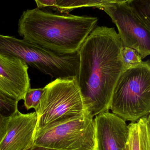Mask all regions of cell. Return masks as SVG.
<instances>
[{"mask_svg":"<svg viewBox=\"0 0 150 150\" xmlns=\"http://www.w3.org/2000/svg\"><path fill=\"white\" fill-rule=\"evenodd\" d=\"M123 150H130L129 149V145L128 143H127V145H126V147H125V149Z\"/></svg>","mask_w":150,"mask_h":150,"instance_id":"ffe728a7","label":"cell"},{"mask_svg":"<svg viewBox=\"0 0 150 150\" xmlns=\"http://www.w3.org/2000/svg\"><path fill=\"white\" fill-rule=\"evenodd\" d=\"M0 53L15 56L27 65L55 79L77 77L79 51L60 54L24 39L0 34Z\"/></svg>","mask_w":150,"mask_h":150,"instance_id":"5b68a950","label":"cell"},{"mask_svg":"<svg viewBox=\"0 0 150 150\" xmlns=\"http://www.w3.org/2000/svg\"><path fill=\"white\" fill-rule=\"evenodd\" d=\"M109 109L125 121L132 122L150 114L149 61L122 72L114 88Z\"/></svg>","mask_w":150,"mask_h":150,"instance_id":"3957f363","label":"cell"},{"mask_svg":"<svg viewBox=\"0 0 150 150\" xmlns=\"http://www.w3.org/2000/svg\"><path fill=\"white\" fill-rule=\"evenodd\" d=\"M135 16L150 30V0H126Z\"/></svg>","mask_w":150,"mask_h":150,"instance_id":"4fadbf2b","label":"cell"},{"mask_svg":"<svg viewBox=\"0 0 150 150\" xmlns=\"http://www.w3.org/2000/svg\"><path fill=\"white\" fill-rule=\"evenodd\" d=\"M45 89L43 88L28 89L24 99V107L28 111L33 108L36 111L39 105Z\"/></svg>","mask_w":150,"mask_h":150,"instance_id":"5bb4252c","label":"cell"},{"mask_svg":"<svg viewBox=\"0 0 150 150\" xmlns=\"http://www.w3.org/2000/svg\"><path fill=\"white\" fill-rule=\"evenodd\" d=\"M37 8L41 9L50 8L55 10L56 0H34Z\"/></svg>","mask_w":150,"mask_h":150,"instance_id":"e0dca14e","label":"cell"},{"mask_svg":"<svg viewBox=\"0 0 150 150\" xmlns=\"http://www.w3.org/2000/svg\"><path fill=\"white\" fill-rule=\"evenodd\" d=\"M150 114L128 125L130 150H150Z\"/></svg>","mask_w":150,"mask_h":150,"instance_id":"8fae6325","label":"cell"},{"mask_svg":"<svg viewBox=\"0 0 150 150\" xmlns=\"http://www.w3.org/2000/svg\"><path fill=\"white\" fill-rule=\"evenodd\" d=\"M122 45L114 28L95 27L79 50L77 84L89 114L109 111L114 88L125 70Z\"/></svg>","mask_w":150,"mask_h":150,"instance_id":"6da1fadb","label":"cell"},{"mask_svg":"<svg viewBox=\"0 0 150 150\" xmlns=\"http://www.w3.org/2000/svg\"><path fill=\"white\" fill-rule=\"evenodd\" d=\"M44 88L35 111L38 116L36 132L49 124L64 122L89 113L77 77L56 79Z\"/></svg>","mask_w":150,"mask_h":150,"instance_id":"277c9868","label":"cell"},{"mask_svg":"<svg viewBox=\"0 0 150 150\" xmlns=\"http://www.w3.org/2000/svg\"><path fill=\"white\" fill-rule=\"evenodd\" d=\"M28 69L22 60L0 53V98L24 100L31 88Z\"/></svg>","mask_w":150,"mask_h":150,"instance_id":"ba28073f","label":"cell"},{"mask_svg":"<svg viewBox=\"0 0 150 150\" xmlns=\"http://www.w3.org/2000/svg\"><path fill=\"white\" fill-rule=\"evenodd\" d=\"M103 10L116 25L123 47L134 49L142 59L150 55V30L135 16L126 0L109 4Z\"/></svg>","mask_w":150,"mask_h":150,"instance_id":"52a82bcc","label":"cell"},{"mask_svg":"<svg viewBox=\"0 0 150 150\" xmlns=\"http://www.w3.org/2000/svg\"><path fill=\"white\" fill-rule=\"evenodd\" d=\"M34 145L61 150H97L94 119L89 113L36 131Z\"/></svg>","mask_w":150,"mask_h":150,"instance_id":"8992f818","label":"cell"},{"mask_svg":"<svg viewBox=\"0 0 150 150\" xmlns=\"http://www.w3.org/2000/svg\"><path fill=\"white\" fill-rule=\"evenodd\" d=\"M95 116L97 150H124L129 136V128L126 121L109 111Z\"/></svg>","mask_w":150,"mask_h":150,"instance_id":"9c48e42d","label":"cell"},{"mask_svg":"<svg viewBox=\"0 0 150 150\" xmlns=\"http://www.w3.org/2000/svg\"><path fill=\"white\" fill-rule=\"evenodd\" d=\"M122 58L125 69L140 64L142 62L141 55L134 49L122 47Z\"/></svg>","mask_w":150,"mask_h":150,"instance_id":"9a60e30c","label":"cell"},{"mask_svg":"<svg viewBox=\"0 0 150 150\" xmlns=\"http://www.w3.org/2000/svg\"><path fill=\"white\" fill-rule=\"evenodd\" d=\"M9 116H6L0 113V142L3 140L7 132Z\"/></svg>","mask_w":150,"mask_h":150,"instance_id":"ac0fdd59","label":"cell"},{"mask_svg":"<svg viewBox=\"0 0 150 150\" xmlns=\"http://www.w3.org/2000/svg\"><path fill=\"white\" fill-rule=\"evenodd\" d=\"M38 116L36 112L23 114L18 109L9 116L7 132L0 150H27L34 145Z\"/></svg>","mask_w":150,"mask_h":150,"instance_id":"30bf717a","label":"cell"},{"mask_svg":"<svg viewBox=\"0 0 150 150\" xmlns=\"http://www.w3.org/2000/svg\"><path fill=\"white\" fill-rule=\"evenodd\" d=\"M27 150H61L55 149H50V148H45V147H41L34 145L32 147Z\"/></svg>","mask_w":150,"mask_h":150,"instance_id":"d6986e66","label":"cell"},{"mask_svg":"<svg viewBox=\"0 0 150 150\" xmlns=\"http://www.w3.org/2000/svg\"><path fill=\"white\" fill-rule=\"evenodd\" d=\"M98 18L56 13L38 8L23 12L18 33L23 39L60 54L74 53L96 27Z\"/></svg>","mask_w":150,"mask_h":150,"instance_id":"7a4b0ae2","label":"cell"},{"mask_svg":"<svg viewBox=\"0 0 150 150\" xmlns=\"http://www.w3.org/2000/svg\"><path fill=\"white\" fill-rule=\"evenodd\" d=\"M18 103L17 100L0 98V113L9 116L18 109Z\"/></svg>","mask_w":150,"mask_h":150,"instance_id":"2e32d148","label":"cell"},{"mask_svg":"<svg viewBox=\"0 0 150 150\" xmlns=\"http://www.w3.org/2000/svg\"><path fill=\"white\" fill-rule=\"evenodd\" d=\"M122 0H56L55 10L61 13L69 14L75 9L97 8L103 10L109 4Z\"/></svg>","mask_w":150,"mask_h":150,"instance_id":"7c38bea8","label":"cell"}]
</instances>
